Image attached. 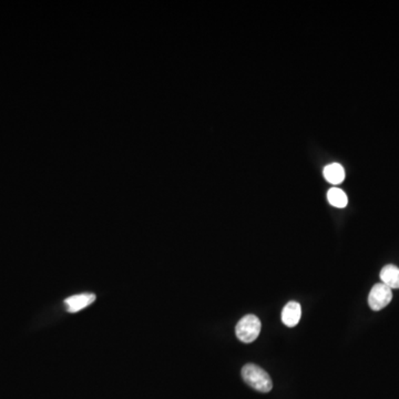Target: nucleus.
Returning a JSON list of instances; mask_svg holds the SVG:
<instances>
[{
	"label": "nucleus",
	"instance_id": "nucleus-1",
	"mask_svg": "<svg viewBox=\"0 0 399 399\" xmlns=\"http://www.w3.org/2000/svg\"><path fill=\"white\" fill-rule=\"evenodd\" d=\"M242 377L247 385L260 393H269L273 388V383L270 375L258 365H245L244 367L242 368Z\"/></svg>",
	"mask_w": 399,
	"mask_h": 399
},
{
	"label": "nucleus",
	"instance_id": "nucleus-2",
	"mask_svg": "<svg viewBox=\"0 0 399 399\" xmlns=\"http://www.w3.org/2000/svg\"><path fill=\"white\" fill-rule=\"evenodd\" d=\"M261 321L255 315H245L236 328V337L245 344L254 342L261 333Z\"/></svg>",
	"mask_w": 399,
	"mask_h": 399
},
{
	"label": "nucleus",
	"instance_id": "nucleus-3",
	"mask_svg": "<svg viewBox=\"0 0 399 399\" xmlns=\"http://www.w3.org/2000/svg\"><path fill=\"white\" fill-rule=\"evenodd\" d=\"M393 299V292L389 287L383 283L373 286L368 296V304L373 310H380L385 308Z\"/></svg>",
	"mask_w": 399,
	"mask_h": 399
},
{
	"label": "nucleus",
	"instance_id": "nucleus-4",
	"mask_svg": "<svg viewBox=\"0 0 399 399\" xmlns=\"http://www.w3.org/2000/svg\"><path fill=\"white\" fill-rule=\"evenodd\" d=\"M301 316V305L297 301H290L282 310V322L287 328H295L299 324Z\"/></svg>",
	"mask_w": 399,
	"mask_h": 399
},
{
	"label": "nucleus",
	"instance_id": "nucleus-5",
	"mask_svg": "<svg viewBox=\"0 0 399 399\" xmlns=\"http://www.w3.org/2000/svg\"><path fill=\"white\" fill-rule=\"evenodd\" d=\"M95 301V294H79L68 297L65 301L68 312L70 313H77L79 310H84L87 306H89Z\"/></svg>",
	"mask_w": 399,
	"mask_h": 399
},
{
	"label": "nucleus",
	"instance_id": "nucleus-6",
	"mask_svg": "<svg viewBox=\"0 0 399 399\" xmlns=\"http://www.w3.org/2000/svg\"><path fill=\"white\" fill-rule=\"evenodd\" d=\"M380 280H382L383 284L389 287L391 290L393 288H399V269L395 265H386L382 271H380Z\"/></svg>",
	"mask_w": 399,
	"mask_h": 399
},
{
	"label": "nucleus",
	"instance_id": "nucleus-7",
	"mask_svg": "<svg viewBox=\"0 0 399 399\" xmlns=\"http://www.w3.org/2000/svg\"><path fill=\"white\" fill-rule=\"evenodd\" d=\"M323 173H324L326 181L330 182V183L337 185V184H341L344 181L345 170L339 163L328 164L324 168Z\"/></svg>",
	"mask_w": 399,
	"mask_h": 399
},
{
	"label": "nucleus",
	"instance_id": "nucleus-8",
	"mask_svg": "<svg viewBox=\"0 0 399 399\" xmlns=\"http://www.w3.org/2000/svg\"><path fill=\"white\" fill-rule=\"evenodd\" d=\"M328 203H330L332 207H339V209H343V207H347V196H346V193H345L342 189H339V187H332V189L328 191Z\"/></svg>",
	"mask_w": 399,
	"mask_h": 399
}]
</instances>
